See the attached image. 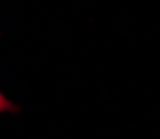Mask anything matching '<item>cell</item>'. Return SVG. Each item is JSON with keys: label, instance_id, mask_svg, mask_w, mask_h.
<instances>
[{"label": "cell", "instance_id": "6da1fadb", "mask_svg": "<svg viewBox=\"0 0 160 139\" xmlns=\"http://www.w3.org/2000/svg\"><path fill=\"white\" fill-rule=\"evenodd\" d=\"M14 109V104H12L8 99L0 92V112H5V111H12Z\"/></svg>", "mask_w": 160, "mask_h": 139}]
</instances>
